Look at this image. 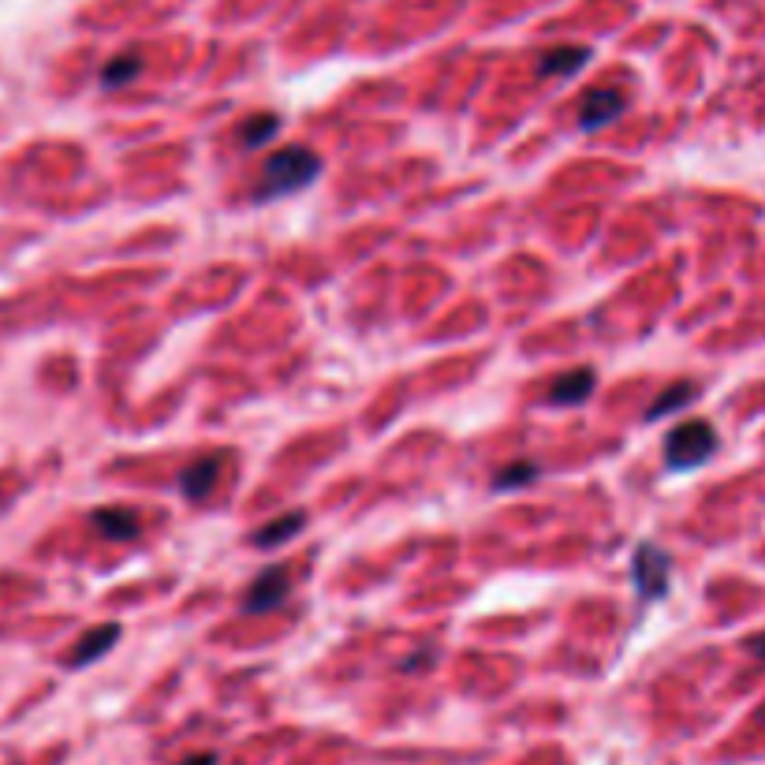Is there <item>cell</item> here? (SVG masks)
<instances>
[{
  "label": "cell",
  "instance_id": "8fae6325",
  "mask_svg": "<svg viewBox=\"0 0 765 765\" xmlns=\"http://www.w3.org/2000/svg\"><path fill=\"white\" fill-rule=\"evenodd\" d=\"M587 60L590 49H582V45H560V49H549L538 60V76H576Z\"/></svg>",
  "mask_w": 765,
  "mask_h": 765
},
{
  "label": "cell",
  "instance_id": "ba28073f",
  "mask_svg": "<svg viewBox=\"0 0 765 765\" xmlns=\"http://www.w3.org/2000/svg\"><path fill=\"white\" fill-rule=\"evenodd\" d=\"M594 385H598L594 370H587V367L568 370V373H560V378L553 381L549 399H553V404H564V407H579V404H587V399L594 396Z\"/></svg>",
  "mask_w": 765,
  "mask_h": 765
},
{
  "label": "cell",
  "instance_id": "4fadbf2b",
  "mask_svg": "<svg viewBox=\"0 0 765 765\" xmlns=\"http://www.w3.org/2000/svg\"><path fill=\"white\" fill-rule=\"evenodd\" d=\"M277 131H280V116L277 113H258L240 127V142L247 146V150H258V146H266L269 139H277Z\"/></svg>",
  "mask_w": 765,
  "mask_h": 765
},
{
  "label": "cell",
  "instance_id": "3957f363",
  "mask_svg": "<svg viewBox=\"0 0 765 765\" xmlns=\"http://www.w3.org/2000/svg\"><path fill=\"white\" fill-rule=\"evenodd\" d=\"M631 579H635V590H639L646 601H661L664 594H669V582H672L669 553L653 542H642L639 549H635Z\"/></svg>",
  "mask_w": 765,
  "mask_h": 765
},
{
  "label": "cell",
  "instance_id": "2e32d148",
  "mask_svg": "<svg viewBox=\"0 0 765 765\" xmlns=\"http://www.w3.org/2000/svg\"><path fill=\"white\" fill-rule=\"evenodd\" d=\"M746 650H751L754 658H765V635H758V639H751V642H746Z\"/></svg>",
  "mask_w": 765,
  "mask_h": 765
},
{
  "label": "cell",
  "instance_id": "e0dca14e",
  "mask_svg": "<svg viewBox=\"0 0 765 765\" xmlns=\"http://www.w3.org/2000/svg\"><path fill=\"white\" fill-rule=\"evenodd\" d=\"M184 765H217V754H195V758H187Z\"/></svg>",
  "mask_w": 765,
  "mask_h": 765
},
{
  "label": "cell",
  "instance_id": "52a82bcc",
  "mask_svg": "<svg viewBox=\"0 0 765 765\" xmlns=\"http://www.w3.org/2000/svg\"><path fill=\"white\" fill-rule=\"evenodd\" d=\"M217 478H221V455H202V460L184 467V475H179V494L187 500H206L213 494Z\"/></svg>",
  "mask_w": 765,
  "mask_h": 765
},
{
  "label": "cell",
  "instance_id": "9a60e30c",
  "mask_svg": "<svg viewBox=\"0 0 765 765\" xmlns=\"http://www.w3.org/2000/svg\"><path fill=\"white\" fill-rule=\"evenodd\" d=\"M538 478V467L534 463H508V467L497 471V489H519V486H531Z\"/></svg>",
  "mask_w": 765,
  "mask_h": 765
},
{
  "label": "cell",
  "instance_id": "7a4b0ae2",
  "mask_svg": "<svg viewBox=\"0 0 765 765\" xmlns=\"http://www.w3.org/2000/svg\"><path fill=\"white\" fill-rule=\"evenodd\" d=\"M714 452H717V430L709 422H703V418L680 422L676 430L664 437V463H669V471H676V475L703 467Z\"/></svg>",
  "mask_w": 765,
  "mask_h": 765
},
{
  "label": "cell",
  "instance_id": "5b68a950",
  "mask_svg": "<svg viewBox=\"0 0 765 765\" xmlns=\"http://www.w3.org/2000/svg\"><path fill=\"white\" fill-rule=\"evenodd\" d=\"M624 105H627V97L621 94V90H613V86L590 90V94L582 97V105H579V127H582V131H598V127L613 124L616 116L624 113Z\"/></svg>",
  "mask_w": 765,
  "mask_h": 765
},
{
  "label": "cell",
  "instance_id": "277c9868",
  "mask_svg": "<svg viewBox=\"0 0 765 765\" xmlns=\"http://www.w3.org/2000/svg\"><path fill=\"white\" fill-rule=\"evenodd\" d=\"M288 590H291L288 568L285 564H273V568H266L247 587V594H243V613H273V608L285 605Z\"/></svg>",
  "mask_w": 765,
  "mask_h": 765
},
{
  "label": "cell",
  "instance_id": "ac0fdd59",
  "mask_svg": "<svg viewBox=\"0 0 765 765\" xmlns=\"http://www.w3.org/2000/svg\"><path fill=\"white\" fill-rule=\"evenodd\" d=\"M762 717H765V709H762Z\"/></svg>",
  "mask_w": 765,
  "mask_h": 765
},
{
  "label": "cell",
  "instance_id": "9c48e42d",
  "mask_svg": "<svg viewBox=\"0 0 765 765\" xmlns=\"http://www.w3.org/2000/svg\"><path fill=\"white\" fill-rule=\"evenodd\" d=\"M90 523H94V531L102 534V538H113V542H131L135 534H139V515H135L131 508H102V512L90 515Z\"/></svg>",
  "mask_w": 765,
  "mask_h": 765
},
{
  "label": "cell",
  "instance_id": "6da1fadb",
  "mask_svg": "<svg viewBox=\"0 0 765 765\" xmlns=\"http://www.w3.org/2000/svg\"><path fill=\"white\" fill-rule=\"evenodd\" d=\"M322 176V158L306 146H288V150H277L266 158V169H262V184L254 190L258 202H273V198H288L295 190L311 187L314 179Z\"/></svg>",
  "mask_w": 765,
  "mask_h": 765
},
{
  "label": "cell",
  "instance_id": "7c38bea8",
  "mask_svg": "<svg viewBox=\"0 0 765 765\" xmlns=\"http://www.w3.org/2000/svg\"><path fill=\"white\" fill-rule=\"evenodd\" d=\"M695 396H698V385H695V381H676V385L664 389V393L650 404V412H646V422H658V418L680 412V407H687Z\"/></svg>",
  "mask_w": 765,
  "mask_h": 765
},
{
  "label": "cell",
  "instance_id": "8992f818",
  "mask_svg": "<svg viewBox=\"0 0 765 765\" xmlns=\"http://www.w3.org/2000/svg\"><path fill=\"white\" fill-rule=\"evenodd\" d=\"M120 624H102V627H90V631L83 635V639L76 642V650L63 658V664L68 669H83V664H94L102 661L108 650H113L116 642H120Z\"/></svg>",
  "mask_w": 765,
  "mask_h": 765
},
{
  "label": "cell",
  "instance_id": "30bf717a",
  "mask_svg": "<svg viewBox=\"0 0 765 765\" xmlns=\"http://www.w3.org/2000/svg\"><path fill=\"white\" fill-rule=\"evenodd\" d=\"M306 526V512H288L280 519H273V523H266L262 531H254V545L258 549H277V545H285L288 538H295L299 531Z\"/></svg>",
  "mask_w": 765,
  "mask_h": 765
},
{
  "label": "cell",
  "instance_id": "5bb4252c",
  "mask_svg": "<svg viewBox=\"0 0 765 765\" xmlns=\"http://www.w3.org/2000/svg\"><path fill=\"white\" fill-rule=\"evenodd\" d=\"M142 71V60L135 57V53H127V57H116L113 63H105V71H102V86H127L135 76Z\"/></svg>",
  "mask_w": 765,
  "mask_h": 765
}]
</instances>
